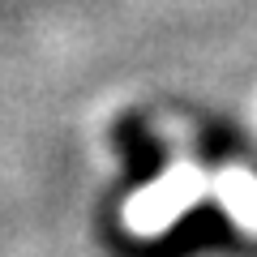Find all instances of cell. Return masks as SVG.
I'll return each mask as SVG.
<instances>
[{
  "label": "cell",
  "mask_w": 257,
  "mask_h": 257,
  "mask_svg": "<svg viewBox=\"0 0 257 257\" xmlns=\"http://www.w3.org/2000/svg\"><path fill=\"white\" fill-rule=\"evenodd\" d=\"M206 193H210V180H206L202 167L176 163V167H167L155 184H146L142 193H133L124 202V227L133 231V236H159V231H167L180 214H189Z\"/></svg>",
  "instance_id": "1"
},
{
  "label": "cell",
  "mask_w": 257,
  "mask_h": 257,
  "mask_svg": "<svg viewBox=\"0 0 257 257\" xmlns=\"http://www.w3.org/2000/svg\"><path fill=\"white\" fill-rule=\"evenodd\" d=\"M210 193L219 197V206L240 227L257 236V176L253 172H244V167H223L210 180Z\"/></svg>",
  "instance_id": "2"
}]
</instances>
